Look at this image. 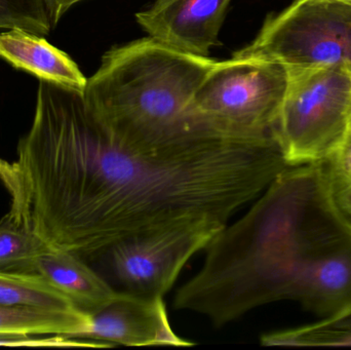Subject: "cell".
Returning <instances> with one entry per match:
<instances>
[{"label": "cell", "instance_id": "obj_1", "mask_svg": "<svg viewBox=\"0 0 351 350\" xmlns=\"http://www.w3.org/2000/svg\"><path fill=\"white\" fill-rule=\"evenodd\" d=\"M16 151L4 218L84 260L156 230L227 224L290 166L272 136L132 141L99 123L82 95L43 80Z\"/></svg>", "mask_w": 351, "mask_h": 350}, {"label": "cell", "instance_id": "obj_2", "mask_svg": "<svg viewBox=\"0 0 351 350\" xmlns=\"http://www.w3.org/2000/svg\"><path fill=\"white\" fill-rule=\"evenodd\" d=\"M204 251L174 308L215 326L284 300L323 318L351 304V221L324 162L282 171Z\"/></svg>", "mask_w": 351, "mask_h": 350}, {"label": "cell", "instance_id": "obj_3", "mask_svg": "<svg viewBox=\"0 0 351 350\" xmlns=\"http://www.w3.org/2000/svg\"><path fill=\"white\" fill-rule=\"evenodd\" d=\"M215 63L144 37L104 53L82 100L99 123L139 143L167 145L229 135L191 110L194 92Z\"/></svg>", "mask_w": 351, "mask_h": 350}, {"label": "cell", "instance_id": "obj_4", "mask_svg": "<svg viewBox=\"0 0 351 350\" xmlns=\"http://www.w3.org/2000/svg\"><path fill=\"white\" fill-rule=\"evenodd\" d=\"M288 72L274 139L290 166L327 162L351 127V73L343 68Z\"/></svg>", "mask_w": 351, "mask_h": 350}, {"label": "cell", "instance_id": "obj_5", "mask_svg": "<svg viewBox=\"0 0 351 350\" xmlns=\"http://www.w3.org/2000/svg\"><path fill=\"white\" fill-rule=\"evenodd\" d=\"M288 84V69L274 62L235 57L216 61L194 92L191 110L222 133L274 136Z\"/></svg>", "mask_w": 351, "mask_h": 350}, {"label": "cell", "instance_id": "obj_6", "mask_svg": "<svg viewBox=\"0 0 351 350\" xmlns=\"http://www.w3.org/2000/svg\"><path fill=\"white\" fill-rule=\"evenodd\" d=\"M232 57L288 70L343 68L351 73V0H295L268 16L256 38Z\"/></svg>", "mask_w": 351, "mask_h": 350}, {"label": "cell", "instance_id": "obj_7", "mask_svg": "<svg viewBox=\"0 0 351 350\" xmlns=\"http://www.w3.org/2000/svg\"><path fill=\"white\" fill-rule=\"evenodd\" d=\"M226 225L216 220H199L173 226L128 238L107 254L127 292L164 297L190 258L206 250Z\"/></svg>", "mask_w": 351, "mask_h": 350}, {"label": "cell", "instance_id": "obj_8", "mask_svg": "<svg viewBox=\"0 0 351 350\" xmlns=\"http://www.w3.org/2000/svg\"><path fill=\"white\" fill-rule=\"evenodd\" d=\"M90 320L82 338L127 347L193 345L173 331L162 297L117 292L106 305L90 314Z\"/></svg>", "mask_w": 351, "mask_h": 350}, {"label": "cell", "instance_id": "obj_9", "mask_svg": "<svg viewBox=\"0 0 351 350\" xmlns=\"http://www.w3.org/2000/svg\"><path fill=\"white\" fill-rule=\"evenodd\" d=\"M231 0H168L136 14L152 38L190 55L208 57Z\"/></svg>", "mask_w": 351, "mask_h": 350}, {"label": "cell", "instance_id": "obj_10", "mask_svg": "<svg viewBox=\"0 0 351 350\" xmlns=\"http://www.w3.org/2000/svg\"><path fill=\"white\" fill-rule=\"evenodd\" d=\"M24 273L45 279L88 316L106 305L117 294L84 259L57 249L49 248L39 254Z\"/></svg>", "mask_w": 351, "mask_h": 350}, {"label": "cell", "instance_id": "obj_11", "mask_svg": "<svg viewBox=\"0 0 351 350\" xmlns=\"http://www.w3.org/2000/svg\"><path fill=\"white\" fill-rule=\"evenodd\" d=\"M0 58L39 80L84 94L88 78L77 64L35 33L22 29L0 33Z\"/></svg>", "mask_w": 351, "mask_h": 350}, {"label": "cell", "instance_id": "obj_12", "mask_svg": "<svg viewBox=\"0 0 351 350\" xmlns=\"http://www.w3.org/2000/svg\"><path fill=\"white\" fill-rule=\"evenodd\" d=\"M90 322L80 310L0 305V335L82 338Z\"/></svg>", "mask_w": 351, "mask_h": 350}, {"label": "cell", "instance_id": "obj_13", "mask_svg": "<svg viewBox=\"0 0 351 350\" xmlns=\"http://www.w3.org/2000/svg\"><path fill=\"white\" fill-rule=\"evenodd\" d=\"M265 347H351V304L313 324L268 333Z\"/></svg>", "mask_w": 351, "mask_h": 350}, {"label": "cell", "instance_id": "obj_14", "mask_svg": "<svg viewBox=\"0 0 351 350\" xmlns=\"http://www.w3.org/2000/svg\"><path fill=\"white\" fill-rule=\"evenodd\" d=\"M0 305L78 310L68 298L41 277L5 271H0Z\"/></svg>", "mask_w": 351, "mask_h": 350}, {"label": "cell", "instance_id": "obj_15", "mask_svg": "<svg viewBox=\"0 0 351 350\" xmlns=\"http://www.w3.org/2000/svg\"><path fill=\"white\" fill-rule=\"evenodd\" d=\"M49 247L36 234L6 219L0 221V271L24 273Z\"/></svg>", "mask_w": 351, "mask_h": 350}, {"label": "cell", "instance_id": "obj_16", "mask_svg": "<svg viewBox=\"0 0 351 350\" xmlns=\"http://www.w3.org/2000/svg\"><path fill=\"white\" fill-rule=\"evenodd\" d=\"M324 164L334 191L351 184V127L337 149Z\"/></svg>", "mask_w": 351, "mask_h": 350}, {"label": "cell", "instance_id": "obj_17", "mask_svg": "<svg viewBox=\"0 0 351 350\" xmlns=\"http://www.w3.org/2000/svg\"><path fill=\"white\" fill-rule=\"evenodd\" d=\"M0 347H105L103 345L82 343L64 336L35 338L27 335H0Z\"/></svg>", "mask_w": 351, "mask_h": 350}, {"label": "cell", "instance_id": "obj_18", "mask_svg": "<svg viewBox=\"0 0 351 350\" xmlns=\"http://www.w3.org/2000/svg\"><path fill=\"white\" fill-rule=\"evenodd\" d=\"M84 0H45L51 26L55 27L72 6Z\"/></svg>", "mask_w": 351, "mask_h": 350}, {"label": "cell", "instance_id": "obj_19", "mask_svg": "<svg viewBox=\"0 0 351 350\" xmlns=\"http://www.w3.org/2000/svg\"><path fill=\"white\" fill-rule=\"evenodd\" d=\"M0 180L10 192V197H14L16 190V174H14L12 164H8L5 160L0 158Z\"/></svg>", "mask_w": 351, "mask_h": 350}, {"label": "cell", "instance_id": "obj_20", "mask_svg": "<svg viewBox=\"0 0 351 350\" xmlns=\"http://www.w3.org/2000/svg\"><path fill=\"white\" fill-rule=\"evenodd\" d=\"M334 197L342 213L351 220V184L334 191Z\"/></svg>", "mask_w": 351, "mask_h": 350}, {"label": "cell", "instance_id": "obj_21", "mask_svg": "<svg viewBox=\"0 0 351 350\" xmlns=\"http://www.w3.org/2000/svg\"><path fill=\"white\" fill-rule=\"evenodd\" d=\"M166 1H168V0H156V1L154 2V3L160 4V3H164V2H166Z\"/></svg>", "mask_w": 351, "mask_h": 350}, {"label": "cell", "instance_id": "obj_22", "mask_svg": "<svg viewBox=\"0 0 351 350\" xmlns=\"http://www.w3.org/2000/svg\"><path fill=\"white\" fill-rule=\"evenodd\" d=\"M350 221H351V220H350Z\"/></svg>", "mask_w": 351, "mask_h": 350}]
</instances>
